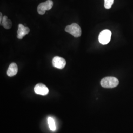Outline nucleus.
Wrapping results in <instances>:
<instances>
[{"label": "nucleus", "mask_w": 133, "mask_h": 133, "mask_svg": "<svg viewBox=\"0 0 133 133\" xmlns=\"http://www.w3.org/2000/svg\"><path fill=\"white\" fill-rule=\"evenodd\" d=\"M119 84L118 80L114 77H105L101 81V85L105 88H112L116 87Z\"/></svg>", "instance_id": "obj_1"}, {"label": "nucleus", "mask_w": 133, "mask_h": 133, "mask_svg": "<svg viewBox=\"0 0 133 133\" xmlns=\"http://www.w3.org/2000/svg\"><path fill=\"white\" fill-rule=\"evenodd\" d=\"M65 31L72 35L75 38H78L81 35V29L80 26L76 23H72L67 26L65 29Z\"/></svg>", "instance_id": "obj_2"}, {"label": "nucleus", "mask_w": 133, "mask_h": 133, "mask_svg": "<svg viewBox=\"0 0 133 133\" xmlns=\"http://www.w3.org/2000/svg\"><path fill=\"white\" fill-rule=\"evenodd\" d=\"M53 5V3L51 0H48L46 2L41 3L38 5L37 10L38 14L43 15L45 13L46 10H51Z\"/></svg>", "instance_id": "obj_3"}, {"label": "nucleus", "mask_w": 133, "mask_h": 133, "mask_svg": "<svg viewBox=\"0 0 133 133\" xmlns=\"http://www.w3.org/2000/svg\"><path fill=\"white\" fill-rule=\"evenodd\" d=\"M111 36V32L109 30H104L100 33L99 41L101 44L105 45L109 43Z\"/></svg>", "instance_id": "obj_4"}, {"label": "nucleus", "mask_w": 133, "mask_h": 133, "mask_svg": "<svg viewBox=\"0 0 133 133\" xmlns=\"http://www.w3.org/2000/svg\"><path fill=\"white\" fill-rule=\"evenodd\" d=\"M53 66L57 69H63L66 64V60L62 57L55 56L52 60Z\"/></svg>", "instance_id": "obj_5"}, {"label": "nucleus", "mask_w": 133, "mask_h": 133, "mask_svg": "<svg viewBox=\"0 0 133 133\" xmlns=\"http://www.w3.org/2000/svg\"><path fill=\"white\" fill-rule=\"evenodd\" d=\"M35 92L38 95H46L49 92L48 87L43 83H38L34 88Z\"/></svg>", "instance_id": "obj_6"}, {"label": "nucleus", "mask_w": 133, "mask_h": 133, "mask_svg": "<svg viewBox=\"0 0 133 133\" xmlns=\"http://www.w3.org/2000/svg\"><path fill=\"white\" fill-rule=\"evenodd\" d=\"M30 30L28 27H25L22 24L18 25V29L17 30V37L18 39H22L24 36L30 32Z\"/></svg>", "instance_id": "obj_7"}, {"label": "nucleus", "mask_w": 133, "mask_h": 133, "mask_svg": "<svg viewBox=\"0 0 133 133\" xmlns=\"http://www.w3.org/2000/svg\"><path fill=\"white\" fill-rule=\"evenodd\" d=\"M18 72V67L16 63H12L10 64L7 71V75L11 77L17 74Z\"/></svg>", "instance_id": "obj_8"}, {"label": "nucleus", "mask_w": 133, "mask_h": 133, "mask_svg": "<svg viewBox=\"0 0 133 133\" xmlns=\"http://www.w3.org/2000/svg\"><path fill=\"white\" fill-rule=\"evenodd\" d=\"M1 25L6 29H10L12 27V22L6 16H3V19Z\"/></svg>", "instance_id": "obj_9"}, {"label": "nucleus", "mask_w": 133, "mask_h": 133, "mask_svg": "<svg viewBox=\"0 0 133 133\" xmlns=\"http://www.w3.org/2000/svg\"><path fill=\"white\" fill-rule=\"evenodd\" d=\"M48 123L49 125V127L50 129L52 131H55L56 130V125L55 123V121L53 118L51 117H48Z\"/></svg>", "instance_id": "obj_10"}, {"label": "nucleus", "mask_w": 133, "mask_h": 133, "mask_svg": "<svg viewBox=\"0 0 133 133\" xmlns=\"http://www.w3.org/2000/svg\"><path fill=\"white\" fill-rule=\"evenodd\" d=\"M114 0H105L104 6L106 9H109L114 4Z\"/></svg>", "instance_id": "obj_11"}, {"label": "nucleus", "mask_w": 133, "mask_h": 133, "mask_svg": "<svg viewBox=\"0 0 133 133\" xmlns=\"http://www.w3.org/2000/svg\"><path fill=\"white\" fill-rule=\"evenodd\" d=\"M3 19V14L2 13H0V23L1 24L2 23V20Z\"/></svg>", "instance_id": "obj_12"}]
</instances>
